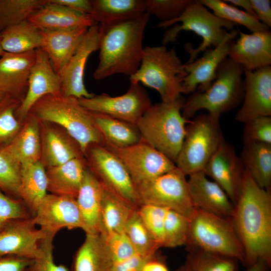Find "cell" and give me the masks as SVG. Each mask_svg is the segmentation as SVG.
Wrapping results in <instances>:
<instances>
[{
  "instance_id": "6da1fadb",
  "label": "cell",
  "mask_w": 271,
  "mask_h": 271,
  "mask_svg": "<svg viewBox=\"0 0 271 271\" xmlns=\"http://www.w3.org/2000/svg\"><path fill=\"white\" fill-rule=\"evenodd\" d=\"M231 219L243 247L245 266L258 259L271 265V190L260 187L245 169Z\"/></svg>"
},
{
  "instance_id": "7a4b0ae2",
  "label": "cell",
  "mask_w": 271,
  "mask_h": 271,
  "mask_svg": "<svg viewBox=\"0 0 271 271\" xmlns=\"http://www.w3.org/2000/svg\"><path fill=\"white\" fill-rule=\"evenodd\" d=\"M150 15L102 28L99 62L93 78L101 80L116 74L129 76L139 69L143 55L144 33Z\"/></svg>"
},
{
  "instance_id": "3957f363",
  "label": "cell",
  "mask_w": 271,
  "mask_h": 271,
  "mask_svg": "<svg viewBox=\"0 0 271 271\" xmlns=\"http://www.w3.org/2000/svg\"><path fill=\"white\" fill-rule=\"evenodd\" d=\"M243 67L228 57L218 66L216 77L210 87L204 91H196L185 100L182 115L189 121L196 113L205 109L211 115H220L239 105L243 100Z\"/></svg>"
},
{
  "instance_id": "277c9868",
  "label": "cell",
  "mask_w": 271,
  "mask_h": 271,
  "mask_svg": "<svg viewBox=\"0 0 271 271\" xmlns=\"http://www.w3.org/2000/svg\"><path fill=\"white\" fill-rule=\"evenodd\" d=\"M185 99L152 104L137 123L142 139L175 164L188 123L182 115Z\"/></svg>"
},
{
  "instance_id": "5b68a950",
  "label": "cell",
  "mask_w": 271,
  "mask_h": 271,
  "mask_svg": "<svg viewBox=\"0 0 271 271\" xmlns=\"http://www.w3.org/2000/svg\"><path fill=\"white\" fill-rule=\"evenodd\" d=\"M31 111L42 120L63 127L78 144L83 154L90 144L104 145L91 112L83 107L75 97L45 95L34 105Z\"/></svg>"
},
{
  "instance_id": "8992f818",
  "label": "cell",
  "mask_w": 271,
  "mask_h": 271,
  "mask_svg": "<svg viewBox=\"0 0 271 271\" xmlns=\"http://www.w3.org/2000/svg\"><path fill=\"white\" fill-rule=\"evenodd\" d=\"M187 73L176 50L165 46H147L138 70L129 76L130 83H141L155 89L162 101H174L182 94Z\"/></svg>"
},
{
  "instance_id": "52a82bcc",
  "label": "cell",
  "mask_w": 271,
  "mask_h": 271,
  "mask_svg": "<svg viewBox=\"0 0 271 271\" xmlns=\"http://www.w3.org/2000/svg\"><path fill=\"white\" fill-rule=\"evenodd\" d=\"M171 26L163 36V46L175 42L182 31L194 32L202 39L197 48H193L190 44L185 45V50L190 54L185 63H190L195 60L200 52L219 45L235 25L215 16L199 1H193L178 18L168 22H160L157 25L164 29Z\"/></svg>"
},
{
  "instance_id": "ba28073f",
  "label": "cell",
  "mask_w": 271,
  "mask_h": 271,
  "mask_svg": "<svg viewBox=\"0 0 271 271\" xmlns=\"http://www.w3.org/2000/svg\"><path fill=\"white\" fill-rule=\"evenodd\" d=\"M183 143L175 162L184 174L202 172L225 141L219 118L209 113L201 114L188 122Z\"/></svg>"
},
{
  "instance_id": "9c48e42d",
  "label": "cell",
  "mask_w": 271,
  "mask_h": 271,
  "mask_svg": "<svg viewBox=\"0 0 271 271\" xmlns=\"http://www.w3.org/2000/svg\"><path fill=\"white\" fill-rule=\"evenodd\" d=\"M186 246L236 259L245 266L243 247L231 218L195 208L190 218Z\"/></svg>"
},
{
  "instance_id": "30bf717a",
  "label": "cell",
  "mask_w": 271,
  "mask_h": 271,
  "mask_svg": "<svg viewBox=\"0 0 271 271\" xmlns=\"http://www.w3.org/2000/svg\"><path fill=\"white\" fill-rule=\"evenodd\" d=\"M186 175L176 166L136 187L142 205H152L178 212L190 218L195 208Z\"/></svg>"
},
{
  "instance_id": "8fae6325",
  "label": "cell",
  "mask_w": 271,
  "mask_h": 271,
  "mask_svg": "<svg viewBox=\"0 0 271 271\" xmlns=\"http://www.w3.org/2000/svg\"><path fill=\"white\" fill-rule=\"evenodd\" d=\"M84 156L87 168L105 188L122 197L138 207L142 205L136 188L121 161L106 147L90 144Z\"/></svg>"
},
{
  "instance_id": "7c38bea8",
  "label": "cell",
  "mask_w": 271,
  "mask_h": 271,
  "mask_svg": "<svg viewBox=\"0 0 271 271\" xmlns=\"http://www.w3.org/2000/svg\"><path fill=\"white\" fill-rule=\"evenodd\" d=\"M88 110L137 124L145 112L153 104L145 89L139 83H130L124 94L115 97L103 93L90 98L78 99Z\"/></svg>"
},
{
  "instance_id": "4fadbf2b",
  "label": "cell",
  "mask_w": 271,
  "mask_h": 271,
  "mask_svg": "<svg viewBox=\"0 0 271 271\" xmlns=\"http://www.w3.org/2000/svg\"><path fill=\"white\" fill-rule=\"evenodd\" d=\"M104 146L121 161L135 187L176 167L172 160L143 139L136 144L124 148Z\"/></svg>"
},
{
  "instance_id": "5bb4252c",
  "label": "cell",
  "mask_w": 271,
  "mask_h": 271,
  "mask_svg": "<svg viewBox=\"0 0 271 271\" xmlns=\"http://www.w3.org/2000/svg\"><path fill=\"white\" fill-rule=\"evenodd\" d=\"M102 34V28L97 23L88 28L60 74L62 95L80 99L94 95L85 87L84 70L89 56L99 49Z\"/></svg>"
},
{
  "instance_id": "9a60e30c",
  "label": "cell",
  "mask_w": 271,
  "mask_h": 271,
  "mask_svg": "<svg viewBox=\"0 0 271 271\" xmlns=\"http://www.w3.org/2000/svg\"><path fill=\"white\" fill-rule=\"evenodd\" d=\"M36 225L45 233L55 234L61 229L80 228L84 225L76 198L47 194L33 216Z\"/></svg>"
},
{
  "instance_id": "2e32d148",
  "label": "cell",
  "mask_w": 271,
  "mask_h": 271,
  "mask_svg": "<svg viewBox=\"0 0 271 271\" xmlns=\"http://www.w3.org/2000/svg\"><path fill=\"white\" fill-rule=\"evenodd\" d=\"M242 104L235 119L244 123L255 117L271 116V66L244 70Z\"/></svg>"
},
{
  "instance_id": "e0dca14e",
  "label": "cell",
  "mask_w": 271,
  "mask_h": 271,
  "mask_svg": "<svg viewBox=\"0 0 271 271\" xmlns=\"http://www.w3.org/2000/svg\"><path fill=\"white\" fill-rule=\"evenodd\" d=\"M237 34L238 30H232L217 46L206 50L196 60L184 64L187 75L182 83V93H192L197 87L202 91L210 86L216 77L218 66L227 58L231 41Z\"/></svg>"
},
{
  "instance_id": "ac0fdd59",
  "label": "cell",
  "mask_w": 271,
  "mask_h": 271,
  "mask_svg": "<svg viewBox=\"0 0 271 271\" xmlns=\"http://www.w3.org/2000/svg\"><path fill=\"white\" fill-rule=\"evenodd\" d=\"M245 168L234 147L225 141L207 164L204 172L226 193L234 205L240 192Z\"/></svg>"
},
{
  "instance_id": "d6986e66",
  "label": "cell",
  "mask_w": 271,
  "mask_h": 271,
  "mask_svg": "<svg viewBox=\"0 0 271 271\" xmlns=\"http://www.w3.org/2000/svg\"><path fill=\"white\" fill-rule=\"evenodd\" d=\"M46 235L37 227L33 217L14 220L0 231V258L10 255L34 259Z\"/></svg>"
},
{
  "instance_id": "ffe728a7",
  "label": "cell",
  "mask_w": 271,
  "mask_h": 271,
  "mask_svg": "<svg viewBox=\"0 0 271 271\" xmlns=\"http://www.w3.org/2000/svg\"><path fill=\"white\" fill-rule=\"evenodd\" d=\"M61 76L55 71L48 56L41 48L36 50L27 91L17 113L21 118L25 117L40 99L47 95H61Z\"/></svg>"
},
{
  "instance_id": "44dd1931",
  "label": "cell",
  "mask_w": 271,
  "mask_h": 271,
  "mask_svg": "<svg viewBox=\"0 0 271 271\" xmlns=\"http://www.w3.org/2000/svg\"><path fill=\"white\" fill-rule=\"evenodd\" d=\"M238 34L235 41H231L227 56L229 59L249 71L270 66L271 32L269 30L251 34L238 30Z\"/></svg>"
},
{
  "instance_id": "7402d4cb",
  "label": "cell",
  "mask_w": 271,
  "mask_h": 271,
  "mask_svg": "<svg viewBox=\"0 0 271 271\" xmlns=\"http://www.w3.org/2000/svg\"><path fill=\"white\" fill-rule=\"evenodd\" d=\"M36 50L22 53L5 52L0 57V89L21 102L28 87Z\"/></svg>"
},
{
  "instance_id": "603a6c76",
  "label": "cell",
  "mask_w": 271,
  "mask_h": 271,
  "mask_svg": "<svg viewBox=\"0 0 271 271\" xmlns=\"http://www.w3.org/2000/svg\"><path fill=\"white\" fill-rule=\"evenodd\" d=\"M189 176L188 184L195 208L222 217L231 218L234 205L217 184L209 180L203 171Z\"/></svg>"
},
{
  "instance_id": "cb8c5ba5",
  "label": "cell",
  "mask_w": 271,
  "mask_h": 271,
  "mask_svg": "<svg viewBox=\"0 0 271 271\" xmlns=\"http://www.w3.org/2000/svg\"><path fill=\"white\" fill-rule=\"evenodd\" d=\"M28 20L40 30L89 28L96 24L89 15L74 11L49 0H47Z\"/></svg>"
},
{
  "instance_id": "d4e9b609",
  "label": "cell",
  "mask_w": 271,
  "mask_h": 271,
  "mask_svg": "<svg viewBox=\"0 0 271 271\" xmlns=\"http://www.w3.org/2000/svg\"><path fill=\"white\" fill-rule=\"evenodd\" d=\"M88 28L63 30H41L42 49L48 56L55 71L61 74Z\"/></svg>"
},
{
  "instance_id": "484cf974",
  "label": "cell",
  "mask_w": 271,
  "mask_h": 271,
  "mask_svg": "<svg viewBox=\"0 0 271 271\" xmlns=\"http://www.w3.org/2000/svg\"><path fill=\"white\" fill-rule=\"evenodd\" d=\"M102 187L101 184L86 168L76 199L86 233L100 234Z\"/></svg>"
},
{
  "instance_id": "4316f807",
  "label": "cell",
  "mask_w": 271,
  "mask_h": 271,
  "mask_svg": "<svg viewBox=\"0 0 271 271\" xmlns=\"http://www.w3.org/2000/svg\"><path fill=\"white\" fill-rule=\"evenodd\" d=\"M90 15L102 28L139 17L146 12L145 0H90Z\"/></svg>"
},
{
  "instance_id": "83f0119b",
  "label": "cell",
  "mask_w": 271,
  "mask_h": 271,
  "mask_svg": "<svg viewBox=\"0 0 271 271\" xmlns=\"http://www.w3.org/2000/svg\"><path fill=\"white\" fill-rule=\"evenodd\" d=\"M82 158H76L47 171V190L51 194L76 198L86 166Z\"/></svg>"
},
{
  "instance_id": "f1b7e54d",
  "label": "cell",
  "mask_w": 271,
  "mask_h": 271,
  "mask_svg": "<svg viewBox=\"0 0 271 271\" xmlns=\"http://www.w3.org/2000/svg\"><path fill=\"white\" fill-rule=\"evenodd\" d=\"M113 261L100 234L86 233L75 253L73 271H110Z\"/></svg>"
},
{
  "instance_id": "f546056e",
  "label": "cell",
  "mask_w": 271,
  "mask_h": 271,
  "mask_svg": "<svg viewBox=\"0 0 271 271\" xmlns=\"http://www.w3.org/2000/svg\"><path fill=\"white\" fill-rule=\"evenodd\" d=\"M19 197L34 216L47 194V177L43 164L38 161L20 166Z\"/></svg>"
},
{
  "instance_id": "4dcf8cb0",
  "label": "cell",
  "mask_w": 271,
  "mask_h": 271,
  "mask_svg": "<svg viewBox=\"0 0 271 271\" xmlns=\"http://www.w3.org/2000/svg\"><path fill=\"white\" fill-rule=\"evenodd\" d=\"M104 146L124 148L140 142L142 138L136 124L100 113L91 112Z\"/></svg>"
},
{
  "instance_id": "1f68e13d",
  "label": "cell",
  "mask_w": 271,
  "mask_h": 271,
  "mask_svg": "<svg viewBox=\"0 0 271 271\" xmlns=\"http://www.w3.org/2000/svg\"><path fill=\"white\" fill-rule=\"evenodd\" d=\"M243 144L240 158L245 169L260 187L271 190V144Z\"/></svg>"
},
{
  "instance_id": "d6a6232c",
  "label": "cell",
  "mask_w": 271,
  "mask_h": 271,
  "mask_svg": "<svg viewBox=\"0 0 271 271\" xmlns=\"http://www.w3.org/2000/svg\"><path fill=\"white\" fill-rule=\"evenodd\" d=\"M101 233L123 232L126 224L139 207L102 185Z\"/></svg>"
},
{
  "instance_id": "836d02e7",
  "label": "cell",
  "mask_w": 271,
  "mask_h": 271,
  "mask_svg": "<svg viewBox=\"0 0 271 271\" xmlns=\"http://www.w3.org/2000/svg\"><path fill=\"white\" fill-rule=\"evenodd\" d=\"M37 122L31 119L13 141L1 150L20 166L39 161L41 147Z\"/></svg>"
},
{
  "instance_id": "e575fe53",
  "label": "cell",
  "mask_w": 271,
  "mask_h": 271,
  "mask_svg": "<svg viewBox=\"0 0 271 271\" xmlns=\"http://www.w3.org/2000/svg\"><path fill=\"white\" fill-rule=\"evenodd\" d=\"M3 50L8 53H22L41 48V31L28 20L12 26L0 33Z\"/></svg>"
},
{
  "instance_id": "d590c367",
  "label": "cell",
  "mask_w": 271,
  "mask_h": 271,
  "mask_svg": "<svg viewBox=\"0 0 271 271\" xmlns=\"http://www.w3.org/2000/svg\"><path fill=\"white\" fill-rule=\"evenodd\" d=\"M44 154L45 160L50 168L84 156L77 143H73L52 130L47 131L45 135Z\"/></svg>"
},
{
  "instance_id": "8d00e7d4",
  "label": "cell",
  "mask_w": 271,
  "mask_h": 271,
  "mask_svg": "<svg viewBox=\"0 0 271 271\" xmlns=\"http://www.w3.org/2000/svg\"><path fill=\"white\" fill-rule=\"evenodd\" d=\"M185 263L193 271H237V259L194 246H186Z\"/></svg>"
},
{
  "instance_id": "74e56055",
  "label": "cell",
  "mask_w": 271,
  "mask_h": 271,
  "mask_svg": "<svg viewBox=\"0 0 271 271\" xmlns=\"http://www.w3.org/2000/svg\"><path fill=\"white\" fill-rule=\"evenodd\" d=\"M47 0H0V33L28 19Z\"/></svg>"
},
{
  "instance_id": "f35d334b",
  "label": "cell",
  "mask_w": 271,
  "mask_h": 271,
  "mask_svg": "<svg viewBox=\"0 0 271 271\" xmlns=\"http://www.w3.org/2000/svg\"><path fill=\"white\" fill-rule=\"evenodd\" d=\"M205 7L213 11V14L226 20L235 25H241L251 33L269 30L265 25L260 22L253 15L242 11L236 7L229 5L224 1L200 0Z\"/></svg>"
},
{
  "instance_id": "ab89813d",
  "label": "cell",
  "mask_w": 271,
  "mask_h": 271,
  "mask_svg": "<svg viewBox=\"0 0 271 271\" xmlns=\"http://www.w3.org/2000/svg\"><path fill=\"white\" fill-rule=\"evenodd\" d=\"M124 232L138 254L152 256L161 247L144 225L138 210L126 224Z\"/></svg>"
},
{
  "instance_id": "60d3db41",
  "label": "cell",
  "mask_w": 271,
  "mask_h": 271,
  "mask_svg": "<svg viewBox=\"0 0 271 271\" xmlns=\"http://www.w3.org/2000/svg\"><path fill=\"white\" fill-rule=\"evenodd\" d=\"M189 225V218L167 208L164 225L163 247L173 248L186 245Z\"/></svg>"
},
{
  "instance_id": "b9f144b4",
  "label": "cell",
  "mask_w": 271,
  "mask_h": 271,
  "mask_svg": "<svg viewBox=\"0 0 271 271\" xmlns=\"http://www.w3.org/2000/svg\"><path fill=\"white\" fill-rule=\"evenodd\" d=\"M146 12L154 15L161 22L178 18L193 0H145Z\"/></svg>"
},
{
  "instance_id": "7bdbcfd3",
  "label": "cell",
  "mask_w": 271,
  "mask_h": 271,
  "mask_svg": "<svg viewBox=\"0 0 271 271\" xmlns=\"http://www.w3.org/2000/svg\"><path fill=\"white\" fill-rule=\"evenodd\" d=\"M167 208L152 205L143 204L138 209L144 225L161 247L164 240V225Z\"/></svg>"
},
{
  "instance_id": "ee69618b",
  "label": "cell",
  "mask_w": 271,
  "mask_h": 271,
  "mask_svg": "<svg viewBox=\"0 0 271 271\" xmlns=\"http://www.w3.org/2000/svg\"><path fill=\"white\" fill-rule=\"evenodd\" d=\"M55 235L46 234L41 241L38 251L26 271H69L64 265L57 264L53 257V239Z\"/></svg>"
},
{
  "instance_id": "f6af8a7d",
  "label": "cell",
  "mask_w": 271,
  "mask_h": 271,
  "mask_svg": "<svg viewBox=\"0 0 271 271\" xmlns=\"http://www.w3.org/2000/svg\"><path fill=\"white\" fill-rule=\"evenodd\" d=\"M100 234L113 263L122 261L137 254L124 231H105Z\"/></svg>"
},
{
  "instance_id": "bcb514c9",
  "label": "cell",
  "mask_w": 271,
  "mask_h": 271,
  "mask_svg": "<svg viewBox=\"0 0 271 271\" xmlns=\"http://www.w3.org/2000/svg\"><path fill=\"white\" fill-rule=\"evenodd\" d=\"M20 165L0 150V189L19 197Z\"/></svg>"
},
{
  "instance_id": "7dc6e473",
  "label": "cell",
  "mask_w": 271,
  "mask_h": 271,
  "mask_svg": "<svg viewBox=\"0 0 271 271\" xmlns=\"http://www.w3.org/2000/svg\"><path fill=\"white\" fill-rule=\"evenodd\" d=\"M32 217L23 201L9 197L0 189V231L14 220Z\"/></svg>"
},
{
  "instance_id": "c3c4849f",
  "label": "cell",
  "mask_w": 271,
  "mask_h": 271,
  "mask_svg": "<svg viewBox=\"0 0 271 271\" xmlns=\"http://www.w3.org/2000/svg\"><path fill=\"white\" fill-rule=\"evenodd\" d=\"M20 103V101L7 95L0 102V142L11 138L19 129L14 111Z\"/></svg>"
},
{
  "instance_id": "681fc988",
  "label": "cell",
  "mask_w": 271,
  "mask_h": 271,
  "mask_svg": "<svg viewBox=\"0 0 271 271\" xmlns=\"http://www.w3.org/2000/svg\"><path fill=\"white\" fill-rule=\"evenodd\" d=\"M244 124L243 144L263 143L271 144L270 116H258Z\"/></svg>"
},
{
  "instance_id": "f907efd6",
  "label": "cell",
  "mask_w": 271,
  "mask_h": 271,
  "mask_svg": "<svg viewBox=\"0 0 271 271\" xmlns=\"http://www.w3.org/2000/svg\"><path fill=\"white\" fill-rule=\"evenodd\" d=\"M156 255L144 256L136 254L127 259L113 263L110 271H142L147 261Z\"/></svg>"
},
{
  "instance_id": "816d5d0a",
  "label": "cell",
  "mask_w": 271,
  "mask_h": 271,
  "mask_svg": "<svg viewBox=\"0 0 271 271\" xmlns=\"http://www.w3.org/2000/svg\"><path fill=\"white\" fill-rule=\"evenodd\" d=\"M33 259L16 256L0 258V271H26Z\"/></svg>"
},
{
  "instance_id": "f5cc1de1",
  "label": "cell",
  "mask_w": 271,
  "mask_h": 271,
  "mask_svg": "<svg viewBox=\"0 0 271 271\" xmlns=\"http://www.w3.org/2000/svg\"><path fill=\"white\" fill-rule=\"evenodd\" d=\"M254 15L267 27H271V6L269 0H250Z\"/></svg>"
},
{
  "instance_id": "db71d44e",
  "label": "cell",
  "mask_w": 271,
  "mask_h": 271,
  "mask_svg": "<svg viewBox=\"0 0 271 271\" xmlns=\"http://www.w3.org/2000/svg\"><path fill=\"white\" fill-rule=\"evenodd\" d=\"M49 1L82 14L90 15L92 11L90 0H49Z\"/></svg>"
},
{
  "instance_id": "11a10c76",
  "label": "cell",
  "mask_w": 271,
  "mask_h": 271,
  "mask_svg": "<svg viewBox=\"0 0 271 271\" xmlns=\"http://www.w3.org/2000/svg\"><path fill=\"white\" fill-rule=\"evenodd\" d=\"M142 271H169L166 264L157 255L149 259L144 266Z\"/></svg>"
},
{
  "instance_id": "9f6ffc18",
  "label": "cell",
  "mask_w": 271,
  "mask_h": 271,
  "mask_svg": "<svg viewBox=\"0 0 271 271\" xmlns=\"http://www.w3.org/2000/svg\"><path fill=\"white\" fill-rule=\"evenodd\" d=\"M224 1L227 3L231 4V5L234 7H240L243 8L246 13L254 16L250 0H225Z\"/></svg>"
},
{
  "instance_id": "6f0895ef",
  "label": "cell",
  "mask_w": 271,
  "mask_h": 271,
  "mask_svg": "<svg viewBox=\"0 0 271 271\" xmlns=\"http://www.w3.org/2000/svg\"><path fill=\"white\" fill-rule=\"evenodd\" d=\"M271 265L265 260L262 259H258L251 266L247 267L244 271H269Z\"/></svg>"
},
{
  "instance_id": "680465c9",
  "label": "cell",
  "mask_w": 271,
  "mask_h": 271,
  "mask_svg": "<svg viewBox=\"0 0 271 271\" xmlns=\"http://www.w3.org/2000/svg\"><path fill=\"white\" fill-rule=\"evenodd\" d=\"M175 271H193L187 265L184 264L176 269Z\"/></svg>"
},
{
  "instance_id": "91938a15",
  "label": "cell",
  "mask_w": 271,
  "mask_h": 271,
  "mask_svg": "<svg viewBox=\"0 0 271 271\" xmlns=\"http://www.w3.org/2000/svg\"><path fill=\"white\" fill-rule=\"evenodd\" d=\"M6 96V94L0 89V102L4 99Z\"/></svg>"
},
{
  "instance_id": "94428289",
  "label": "cell",
  "mask_w": 271,
  "mask_h": 271,
  "mask_svg": "<svg viewBox=\"0 0 271 271\" xmlns=\"http://www.w3.org/2000/svg\"><path fill=\"white\" fill-rule=\"evenodd\" d=\"M5 52V51L3 50L2 47V46H1V42H0V57L3 55V54H4V53Z\"/></svg>"
}]
</instances>
